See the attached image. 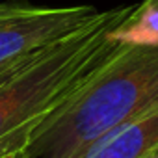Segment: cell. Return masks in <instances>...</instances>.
Returning a JSON list of instances; mask_svg holds the SVG:
<instances>
[{"label":"cell","mask_w":158,"mask_h":158,"mask_svg":"<svg viewBox=\"0 0 158 158\" xmlns=\"http://www.w3.org/2000/svg\"><path fill=\"white\" fill-rule=\"evenodd\" d=\"M158 101V43H119L106 61L32 132L23 158H76Z\"/></svg>","instance_id":"obj_1"},{"label":"cell","mask_w":158,"mask_h":158,"mask_svg":"<svg viewBox=\"0 0 158 158\" xmlns=\"http://www.w3.org/2000/svg\"><path fill=\"white\" fill-rule=\"evenodd\" d=\"M134 6L106 10L102 17L0 84V139L60 108L117 48L110 32Z\"/></svg>","instance_id":"obj_2"},{"label":"cell","mask_w":158,"mask_h":158,"mask_svg":"<svg viewBox=\"0 0 158 158\" xmlns=\"http://www.w3.org/2000/svg\"><path fill=\"white\" fill-rule=\"evenodd\" d=\"M102 13L91 6H0V63L58 45L97 23Z\"/></svg>","instance_id":"obj_3"},{"label":"cell","mask_w":158,"mask_h":158,"mask_svg":"<svg viewBox=\"0 0 158 158\" xmlns=\"http://www.w3.org/2000/svg\"><path fill=\"white\" fill-rule=\"evenodd\" d=\"M158 147V101L91 143L76 158H147Z\"/></svg>","instance_id":"obj_4"},{"label":"cell","mask_w":158,"mask_h":158,"mask_svg":"<svg viewBox=\"0 0 158 158\" xmlns=\"http://www.w3.org/2000/svg\"><path fill=\"white\" fill-rule=\"evenodd\" d=\"M112 39L127 45L158 43V0H145L110 32Z\"/></svg>","instance_id":"obj_5"},{"label":"cell","mask_w":158,"mask_h":158,"mask_svg":"<svg viewBox=\"0 0 158 158\" xmlns=\"http://www.w3.org/2000/svg\"><path fill=\"white\" fill-rule=\"evenodd\" d=\"M45 117H47V115H45ZM45 117L35 119V121H30V123H26L24 127H21L19 130H15V132H11V134L4 136L2 139H0V156H2L4 152H8V151H11V149L26 147V145H28V141H30V138H32V132L35 130V127H37Z\"/></svg>","instance_id":"obj_6"},{"label":"cell","mask_w":158,"mask_h":158,"mask_svg":"<svg viewBox=\"0 0 158 158\" xmlns=\"http://www.w3.org/2000/svg\"><path fill=\"white\" fill-rule=\"evenodd\" d=\"M48 48V47H47ZM47 48H43V50H39V52H35V54H30V56H26V58H21V60H13V61H8V63H0V84L2 82H6L10 76H13L15 73H19L23 67H26L28 63H32L39 54H43Z\"/></svg>","instance_id":"obj_7"},{"label":"cell","mask_w":158,"mask_h":158,"mask_svg":"<svg viewBox=\"0 0 158 158\" xmlns=\"http://www.w3.org/2000/svg\"><path fill=\"white\" fill-rule=\"evenodd\" d=\"M23 149L24 147H17V149H11L8 152H4L0 158H23Z\"/></svg>","instance_id":"obj_8"},{"label":"cell","mask_w":158,"mask_h":158,"mask_svg":"<svg viewBox=\"0 0 158 158\" xmlns=\"http://www.w3.org/2000/svg\"><path fill=\"white\" fill-rule=\"evenodd\" d=\"M147 158H158V147H156V149H154V151H152V152L147 156Z\"/></svg>","instance_id":"obj_9"}]
</instances>
